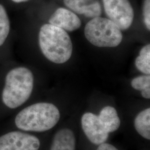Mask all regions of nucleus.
Segmentation results:
<instances>
[{
  "label": "nucleus",
  "mask_w": 150,
  "mask_h": 150,
  "mask_svg": "<svg viewBox=\"0 0 150 150\" xmlns=\"http://www.w3.org/2000/svg\"><path fill=\"white\" fill-rule=\"evenodd\" d=\"M60 113L54 105L39 102L25 108L15 118L16 127L24 131L41 132L52 129L58 123Z\"/></svg>",
  "instance_id": "nucleus-1"
},
{
  "label": "nucleus",
  "mask_w": 150,
  "mask_h": 150,
  "mask_svg": "<svg viewBox=\"0 0 150 150\" xmlns=\"http://www.w3.org/2000/svg\"><path fill=\"white\" fill-rule=\"evenodd\" d=\"M39 45L43 55L55 64H64L72 54V43L64 30L51 24H45L39 32Z\"/></svg>",
  "instance_id": "nucleus-2"
},
{
  "label": "nucleus",
  "mask_w": 150,
  "mask_h": 150,
  "mask_svg": "<svg viewBox=\"0 0 150 150\" xmlns=\"http://www.w3.org/2000/svg\"><path fill=\"white\" fill-rule=\"evenodd\" d=\"M33 76L26 67L11 70L6 75L2 93V102L6 107L15 109L27 101L33 88Z\"/></svg>",
  "instance_id": "nucleus-3"
},
{
  "label": "nucleus",
  "mask_w": 150,
  "mask_h": 150,
  "mask_svg": "<svg viewBox=\"0 0 150 150\" xmlns=\"http://www.w3.org/2000/svg\"><path fill=\"white\" fill-rule=\"evenodd\" d=\"M87 40L99 47H115L122 40L120 28L110 20L97 17L88 22L85 28Z\"/></svg>",
  "instance_id": "nucleus-4"
},
{
  "label": "nucleus",
  "mask_w": 150,
  "mask_h": 150,
  "mask_svg": "<svg viewBox=\"0 0 150 150\" xmlns=\"http://www.w3.org/2000/svg\"><path fill=\"white\" fill-rule=\"evenodd\" d=\"M105 12L109 20L121 30H127L134 18V11L129 0H102Z\"/></svg>",
  "instance_id": "nucleus-5"
},
{
  "label": "nucleus",
  "mask_w": 150,
  "mask_h": 150,
  "mask_svg": "<svg viewBox=\"0 0 150 150\" xmlns=\"http://www.w3.org/2000/svg\"><path fill=\"white\" fill-rule=\"evenodd\" d=\"M40 141L35 136L11 131L0 136V150H38Z\"/></svg>",
  "instance_id": "nucleus-6"
},
{
  "label": "nucleus",
  "mask_w": 150,
  "mask_h": 150,
  "mask_svg": "<svg viewBox=\"0 0 150 150\" xmlns=\"http://www.w3.org/2000/svg\"><path fill=\"white\" fill-rule=\"evenodd\" d=\"M81 125L86 137L92 144L101 145L107 141L108 134L103 128L98 116L85 113L81 118Z\"/></svg>",
  "instance_id": "nucleus-7"
},
{
  "label": "nucleus",
  "mask_w": 150,
  "mask_h": 150,
  "mask_svg": "<svg viewBox=\"0 0 150 150\" xmlns=\"http://www.w3.org/2000/svg\"><path fill=\"white\" fill-rule=\"evenodd\" d=\"M50 24L67 31H74L80 27V18L72 11L65 8H59L49 19Z\"/></svg>",
  "instance_id": "nucleus-8"
},
{
  "label": "nucleus",
  "mask_w": 150,
  "mask_h": 150,
  "mask_svg": "<svg viewBox=\"0 0 150 150\" xmlns=\"http://www.w3.org/2000/svg\"><path fill=\"white\" fill-rule=\"evenodd\" d=\"M64 5L71 10L88 18L100 17L102 7L98 0H64Z\"/></svg>",
  "instance_id": "nucleus-9"
},
{
  "label": "nucleus",
  "mask_w": 150,
  "mask_h": 150,
  "mask_svg": "<svg viewBox=\"0 0 150 150\" xmlns=\"http://www.w3.org/2000/svg\"><path fill=\"white\" fill-rule=\"evenodd\" d=\"M76 137L70 129L59 130L54 136L50 150H75Z\"/></svg>",
  "instance_id": "nucleus-10"
},
{
  "label": "nucleus",
  "mask_w": 150,
  "mask_h": 150,
  "mask_svg": "<svg viewBox=\"0 0 150 150\" xmlns=\"http://www.w3.org/2000/svg\"><path fill=\"white\" fill-rule=\"evenodd\" d=\"M98 117L103 128L108 134L116 131L120 126L121 121L114 107L108 106L103 108Z\"/></svg>",
  "instance_id": "nucleus-11"
},
{
  "label": "nucleus",
  "mask_w": 150,
  "mask_h": 150,
  "mask_svg": "<svg viewBox=\"0 0 150 150\" xmlns=\"http://www.w3.org/2000/svg\"><path fill=\"white\" fill-rule=\"evenodd\" d=\"M134 128L142 137L150 139V108L139 112L134 121Z\"/></svg>",
  "instance_id": "nucleus-12"
},
{
  "label": "nucleus",
  "mask_w": 150,
  "mask_h": 150,
  "mask_svg": "<svg viewBox=\"0 0 150 150\" xmlns=\"http://www.w3.org/2000/svg\"><path fill=\"white\" fill-rule=\"evenodd\" d=\"M135 65L137 69L146 75L150 74V44L142 47L139 52V55L135 61Z\"/></svg>",
  "instance_id": "nucleus-13"
},
{
  "label": "nucleus",
  "mask_w": 150,
  "mask_h": 150,
  "mask_svg": "<svg viewBox=\"0 0 150 150\" xmlns=\"http://www.w3.org/2000/svg\"><path fill=\"white\" fill-rule=\"evenodd\" d=\"M10 30V23L5 8L0 4V46L5 42Z\"/></svg>",
  "instance_id": "nucleus-14"
},
{
  "label": "nucleus",
  "mask_w": 150,
  "mask_h": 150,
  "mask_svg": "<svg viewBox=\"0 0 150 150\" xmlns=\"http://www.w3.org/2000/svg\"><path fill=\"white\" fill-rule=\"evenodd\" d=\"M131 86L135 90L141 91L150 88V75H142L134 78L131 81Z\"/></svg>",
  "instance_id": "nucleus-15"
},
{
  "label": "nucleus",
  "mask_w": 150,
  "mask_h": 150,
  "mask_svg": "<svg viewBox=\"0 0 150 150\" xmlns=\"http://www.w3.org/2000/svg\"><path fill=\"white\" fill-rule=\"evenodd\" d=\"M143 16L147 28L150 30V0H145L143 6Z\"/></svg>",
  "instance_id": "nucleus-16"
},
{
  "label": "nucleus",
  "mask_w": 150,
  "mask_h": 150,
  "mask_svg": "<svg viewBox=\"0 0 150 150\" xmlns=\"http://www.w3.org/2000/svg\"><path fill=\"white\" fill-rule=\"evenodd\" d=\"M97 150H118L116 149L114 146L107 144V143H103L101 145H98V148Z\"/></svg>",
  "instance_id": "nucleus-17"
},
{
  "label": "nucleus",
  "mask_w": 150,
  "mask_h": 150,
  "mask_svg": "<svg viewBox=\"0 0 150 150\" xmlns=\"http://www.w3.org/2000/svg\"><path fill=\"white\" fill-rule=\"evenodd\" d=\"M141 95L143 97L147 99H150V88H147L145 89L144 90L141 91Z\"/></svg>",
  "instance_id": "nucleus-18"
},
{
  "label": "nucleus",
  "mask_w": 150,
  "mask_h": 150,
  "mask_svg": "<svg viewBox=\"0 0 150 150\" xmlns=\"http://www.w3.org/2000/svg\"><path fill=\"white\" fill-rule=\"evenodd\" d=\"M12 1L15 2V3H21V2H26L29 0H11Z\"/></svg>",
  "instance_id": "nucleus-19"
}]
</instances>
